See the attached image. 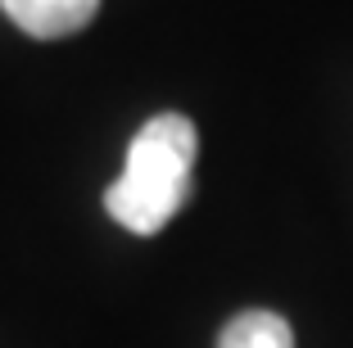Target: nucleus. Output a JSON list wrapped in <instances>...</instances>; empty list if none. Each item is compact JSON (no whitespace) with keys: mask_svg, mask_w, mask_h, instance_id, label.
I'll list each match as a JSON object with an SVG mask.
<instances>
[{"mask_svg":"<svg viewBox=\"0 0 353 348\" xmlns=\"http://www.w3.org/2000/svg\"><path fill=\"white\" fill-rule=\"evenodd\" d=\"M218 348H294V330L281 312L268 307H245L222 326Z\"/></svg>","mask_w":353,"mask_h":348,"instance_id":"7ed1b4c3","label":"nucleus"},{"mask_svg":"<svg viewBox=\"0 0 353 348\" xmlns=\"http://www.w3.org/2000/svg\"><path fill=\"white\" fill-rule=\"evenodd\" d=\"M0 10L14 28L37 41H59L82 32L100 14V0H0Z\"/></svg>","mask_w":353,"mask_h":348,"instance_id":"f03ea898","label":"nucleus"},{"mask_svg":"<svg viewBox=\"0 0 353 348\" xmlns=\"http://www.w3.org/2000/svg\"><path fill=\"white\" fill-rule=\"evenodd\" d=\"M199 136L186 113H154L127 145V163L109 190L104 208L132 236H154L181 213L195 176Z\"/></svg>","mask_w":353,"mask_h":348,"instance_id":"f257e3e1","label":"nucleus"}]
</instances>
